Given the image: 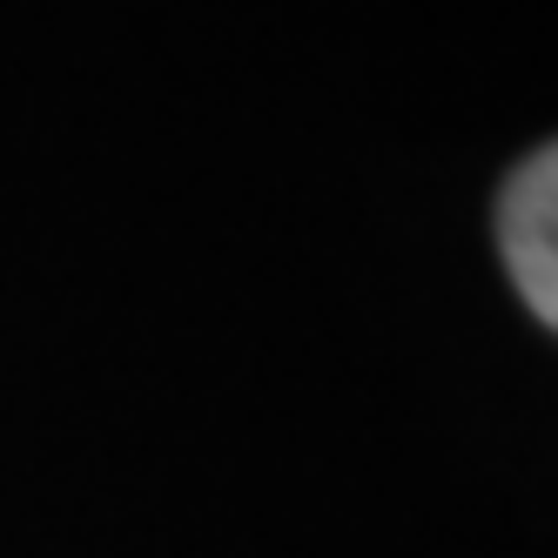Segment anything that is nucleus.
Instances as JSON below:
<instances>
[{
	"instance_id": "1",
	"label": "nucleus",
	"mask_w": 558,
	"mask_h": 558,
	"mask_svg": "<svg viewBox=\"0 0 558 558\" xmlns=\"http://www.w3.org/2000/svg\"><path fill=\"white\" fill-rule=\"evenodd\" d=\"M498 243H505L518 296L538 310V324L558 330V142L538 148L532 162L505 182Z\"/></svg>"
}]
</instances>
